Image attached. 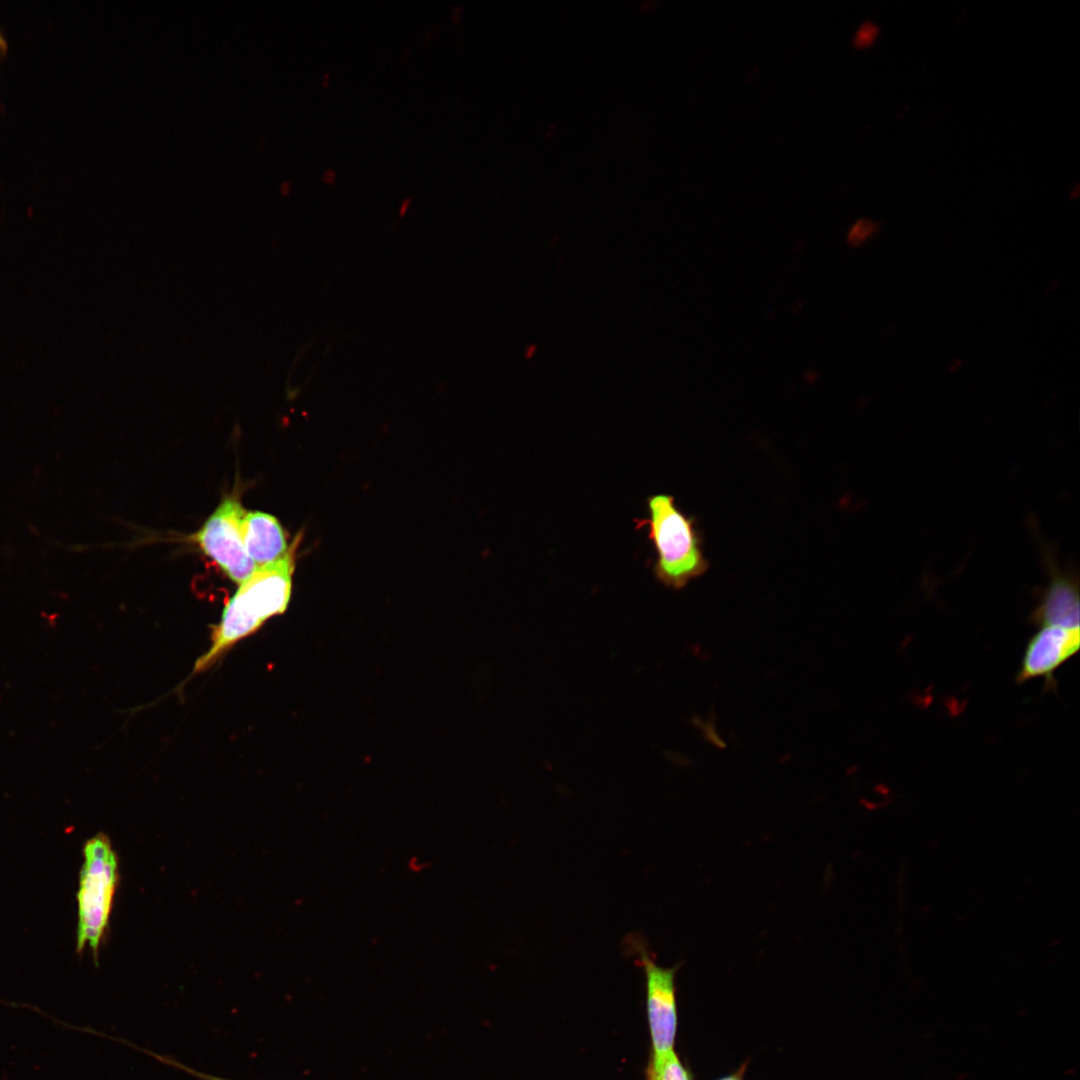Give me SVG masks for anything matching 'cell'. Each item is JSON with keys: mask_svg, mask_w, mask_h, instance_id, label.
Segmentation results:
<instances>
[{"mask_svg": "<svg viewBox=\"0 0 1080 1080\" xmlns=\"http://www.w3.org/2000/svg\"><path fill=\"white\" fill-rule=\"evenodd\" d=\"M293 555L257 568L239 585L212 631L209 649L195 662L194 673L211 667L235 644L287 610L292 592Z\"/></svg>", "mask_w": 1080, "mask_h": 1080, "instance_id": "6da1fadb", "label": "cell"}, {"mask_svg": "<svg viewBox=\"0 0 1080 1080\" xmlns=\"http://www.w3.org/2000/svg\"><path fill=\"white\" fill-rule=\"evenodd\" d=\"M648 517L634 519L636 529L648 527V539L656 552L653 573L666 587L681 589L703 575L709 561L702 550V536L695 519L675 505L670 494H654L646 499Z\"/></svg>", "mask_w": 1080, "mask_h": 1080, "instance_id": "7a4b0ae2", "label": "cell"}, {"mask_svg": "<svg viewBox=\"0 0 1080 1080\" xmlns=\"http://www.w3.org/2000/svg\"><path fill=\"white\" fill-rule=\"evenodd\" d=\"M78 900L77 949L97 954L107 927L118 883V862L111 843L97 835L84 846Z\"/></svg>", "mask_w": 1080, "mask_h": 1080, "instance_id": "3957f363", "label": "cell"}, {"mask_svg": "<svg viewBox=\"0 0 1080 1080\" xmlns=\"http://www.w3.org/2000/svg\"><path fill=\"white\" fill-rule=\"evenodd\" d=\"M627 952H633L646 977L647 1012L654 1056L673 1049L676 1026L675 975L678 966L664 968L655 961L646 940L639 934L625 938Z\"/></svg>", "mask_w": 1080, "mask_h": 1080, "instance_id": "277c9868", "label": "cell"}, {"mask_svg": "<svg viewBox=\"0 0 1080 1080\" xmlns=\"http://www.w3.org/2000/svg\"><path fill=\"white\" fill-rule=\"evenodd\" d=\"M245 513L236 498H226L193 536L203 552L238 585L257 569L243 543L241 525Z\"/></svg>", "mask_w": 1080, "mask_h": 1080, "instance_id": "5b68a950", "label": "cell"}, {"mask_svg": "<svg viewBox=\"0 0 1080 1080\" xmlns=\"http://www.w3.org/2000/svg\"><path fill=\"white\" fill-rule=\"evenodd\" d=\"M1080 647V629L1047 625L1028 639L1019 669L1015 676L1018 684L1042 678L1044 690L1057 688L1055 673L1077 654Z\"/></svg>", "mask_w": 1080, "mask_h": 1080, "instance_id": "8992f818", "label": "cell"}, {"mask_svg": "<svg viewBox=\"0 0 1080 1080\" xmlns=\"http://www.w3.org/2000/svg\"><path fill=\"white\" fill-rule=\"evenodd\" d=\"M1043 562L1048 584L1039 594L1037 605L1029 616L1035 627L1054 625L1079 628V580L1071 568L1062 569L1053 551L1042 545Z\"/></svg>", "mask_w": 1080, "mask_h": 1080, "instance_id": "52a82bcc", "label": "cell"}, {"mask_svg": "<svg viewBox=\"0 0 1080 1080\" xmlns=\"http://www.w3.org/2000/svg\"><path fill=\"white\" fill-rule=\"evenodd\" d=\"M241 529L245 550L256 568L277 563L294 553L282 526L270 514L246 512Z\"/></svg>", "mask_w": 1080, "mask_h": 1080, "instance_id": "ba28073f", "label": "cell"}, {"mask_svg": "<svg viewBox=\"0 0 1080 1080\" xmlns=\"http://www.w3.org/2000/svg\"><path fill=\"white\" fill-rule=\"evenodd\" d=\"M650 1080H690L687 1071L672 1050L654 1056L650 1073Z\"/></svg>", "mask_w": 1080, "mask_h": 1080, "instance_id": "9c48e42d", "label": "cell"}, {"mask_svg": "<svg viewBox=\"0 0 1080 1080\" xmlns=\"http://www.w3.org/2000/svg\"><path fill=\"white\" fill-rule=\"evenodd\" d=\"M880 231V223L868 218H860L849 228L846 242L850 247L858 248L871 240Z\"/></svg>", "mask_w": 1080, "mask_h": 1080, "instance_id": "30bf717a", "label": "cell"}, {"mask_svg": "<svg viewBox=\"0 0 1080 1080\" xmlns=\"http://www.w3.org/2000/svg\"><path fill=\"white\" fill-rule=\"evenodd\" d=\"M879 34V27L872 22H864L857 30L853 44L857 48H866L872 45Z\"/></svg>", "mask_w": 1080, "mask_h": 1080, "instance_id": "8fae6325", "label": "cell"}, {"mask_svg": "<svg viewBox=\"0 0 1080 1080\" xmlns=\"http://www.w3.org/2000/svg\"><path fill=\"white\" fill-rule=\"evenodd\" d=\"M152 1055L155 1058H157L159 1061H162L163 1063L169 1064V1065L174 1066V1067H176V1068H178L180 1070H183L186 1073H189V1074L199 1078L200 1080H229V1079L221 1078V1077H218V1076L205 1074V1073L200 1072V1071H196V1070L191 1069V1068H189V1067H187V1066H185V1065H183V1064H181V1063H179L177 1061L171 1060L169 1058H165L163 1056H160V1055H157V1054H154V1053Z\"/></svg>", "mask_w": 1080, "mask_h": 1080, "instance_id": "7c38bea8", "label": "cell"}, {"mask_svg": "<svg viewBox=\"0 0 1080 1080\" xmlns=\"http://www.w3.org/2000/svg\"><path fill=\"white\" fill-rule=\"evenodd\" d=\"M6 50H7V40H6L3 32L0 30V54L2 52H5Z\"/></svg>", "mask_w": 1080, "mask_h": 1080, "instance_id": "4fadbf2b", "label": "cell"}, {"mask_svg": "<svg viewBox=\"0 0 1080 1080\" xmlns=\"http://www.w3.org/2000/svg\"><path fill=\"white\" fill-rule=\"evenodd\" d=\"M333 178H334V173L332 171H330V170H327L325 172V179L328 180V181H332Z\"/></svg>", "mask_w": 1080, "mask_h": 1080, "instance_id": "5bb4252c", "label": "cell"}, {"mask_svg": "<svg viewBox=\"0 0 1080 1080\" xmlns=\"http://www.w3.org/2000/svg\"><path fill=\"white\" fill-rule=\"evenodd\" d=\"M409 202H410V198H409V199H406V200H405V201L403 202V204H402V206H401V209H400V212H401V214H402V213H403V212L405 211V209L407 208V205L409 204Z\"/></svg>", "mask_w": 1080, "mask_h": 1080, "instance_id": "9a60e30c", "label": "cell"}, {"mask_svg": "<svg viewBox=\"0 0 1080 1080\" xmlns=\"http://www.w3.org/2000/svg\"><path fill=\"white\" fill-rule=\"evenodd\" d=\"M720 1080H740V1079H738L736 1076H730V1077H726V1078H723V1079H720Z\"/></svg>", "mask_w": 1080, "mask_h": 1080, "instance_id": "2e32d148", "label": "cell"}]
</instances>
